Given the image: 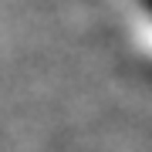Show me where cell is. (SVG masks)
I'll return each mask as SVG.
<instances>
[{
    "label": "cell",
    "instance_id": "cell-1",
    "mask_svg": "<svg viewBox=\"0 0 152 152\" xmlns=\"http://www.w3.org/2000/svg\"><path fill=\"white\" fill-rule=\"evenodd\" d=\"M142 4H145V7H149V10H152V0H142Z\"/></svg>",
    "mask_w": 152,
    "mask_h": 152
}]
</instances>
